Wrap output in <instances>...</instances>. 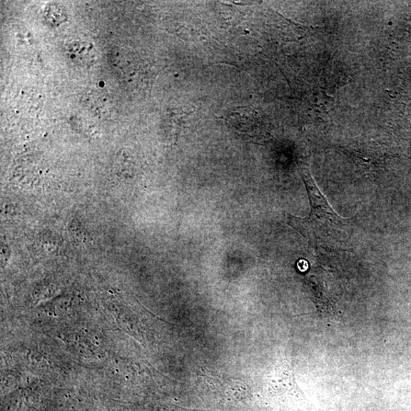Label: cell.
Segmentation results:
<instances>
[{
	"label": "cell",
	"mask_w": 411,
	"mask_h": 411,
	"mask_svg": "<svg viewBox=\"0 0 411 411\" xmlns=\"http://www.w3.org/2000/svg\"><path fill=\"white\" fill-rule=\"evenodd\" d=\"M66 56L77 65H93L97 61V53L94 46L83 41L68 43L65 49Z\"/></svg>",
	"instance_id": "obj_2"
},
{
	"label": "cell",
	"mask_w": 411,
	"mask_h": 411,
	"mask_svg": "<svg viewBox=\"0 0 411 411\" xmlns=\"http://www.w3.org/2000/svg\"><path fill=\"white\" fill-rule=\"evenodd\" d=\"M311 212L306 218L289 215L288 224L313 247L323 249L346 248L352 235L350 220L342 218L319 191L310 173H302Z\"/></svg>",
	"instance_id": "obj_1"
},
{
	"label": "cell",
	"mask_w": 411,
	"mask_h": 411,
	"mask_svg": "<svg viewBox=\"0 0 411 411\" xmlns=\"http://www.w3.org/2000/svg\"><path fill=\"white\" fill-rule=\"evenodd\" d=\"M44 18L51 26H59L66 19V13L59 5L51 4L45 9Z\"/></svg>",
	"instance_id": "obj_3"
}]
</instances>
